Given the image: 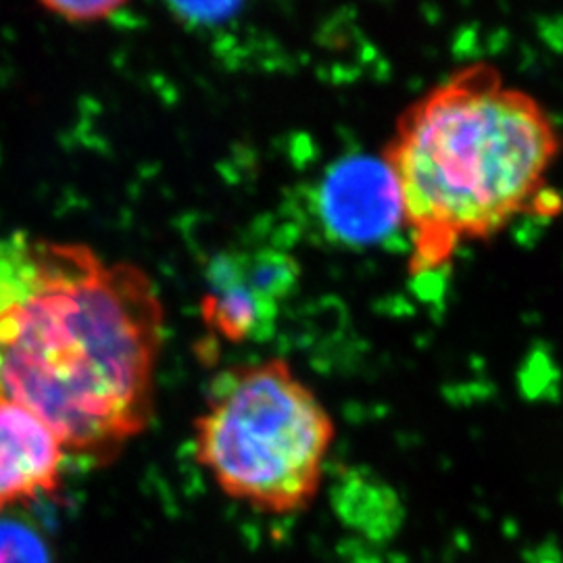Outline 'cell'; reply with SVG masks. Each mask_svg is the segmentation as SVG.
Returning a JSON list of instances; mask_svg holds the SVG:
<instances>
[{
  "instance_id": "cell-1",
  "label": "cell",
  "mask_w": 563,
  "mask_h": 563,
  "mask_svg": "<svg viewBox=\"0 0 563 563\" xmlns=\"http://www.w3.org/2000/svg\"><path fill=\"white\" fill-rule=\"evenodd\" d=\"M165 307L134 263L81 242L0 236V397L95 463L153 422Z\"/></svg>"
},
{
  "instance_id": "cell-2",
  "label": "cell",
  "mask_w": 563,
  "mask_h": 563,
  "mask_svg": "<svg viewBox=\"0 0 563 563\" xmlns=\"http://www.w3.org/2000/svg\"><path fill=\"white\" fill-rule=\"evenodd\" d=\"M563 136L543 102L476 63L432 86L395 125L383 159L401 199L413 276L547 211Z\"/></svg>"
},
{
  "instance_id": "cell-3",
  "label": "cell",
  "mask_w": 563,
  "mask_h": 563,
  "mask_svg": "<svg viewBox=\"0 0 563 563\" xmlns=\"http://www.w3.org/2000/svg\"><path fill=\"white\" fill-rule=\"evenodd\" d=\"M336 422L282 357L225 369L195 420V457L223 495L263 516L301 514L322 490Z\"/></svg>"
},
{
  "instance_id": "cell-4",
  "label": "cell",
  "mask_w": 563,
  "mask_h": 563,
  "mask_svg": "<svg viewBox=\"0 0 563 563\" xmlns=\"http://www.w3.org/2000/svg\"><path fill=\"white\" fill-rule=\"evenodd\" d=\"M205 325L230 344L267 341L301 284L299 262L274 246H232L207 267Z\"/></svg>"
},
{
  "instance_id": "cell-5",
  "label": "cell",
  "mask_w": 563,
  "mask_h": 563,
  "mask_svg": "<svg viewBox=\"0 0 563 563\" xmlns=\"http://www.w3.org/2000/svg\"><path fill=\"white\" fill-rule=\"evenodd\" d=\"M316 205L328 239L346 246H374L402 230L399 190L383 157L351 155L334 163Z\"/></svg>"
},
{
  "instance_id": "cell-6",
  "label": "cell",
  "mask_w": 563,
  "mask_h": 563,
  "mask_svg": "<svg viewBox=\"0 0 563 563\" xmlns=\"http://www.w3.org/2000/svg\"><path fill=\"white\" fill-rule=\"evenodd\" d=\"M67 449L57 432L20 402L0 397V516L57 495Z\"/></svg>"
},
{
  "instance_id": "cell-7",
  "label": "cell",
  "mask_w": 563,
  "mask_h": 563,
  "mask_svg": "<svg viewBox=\"0 0 563 563\" xmlns=\"http://www.w3.org/2000/svg\"><path fill=\"white\" fill-rule=\"evenodd\" d=\"M246 0H163L167 11L186 27L207 30L234 20Z\"/></svg>"
},
{
  "instance_id": "cell-8",
  "label": "cell",
  "mask_w": 563,
  "mask_h": 563,
  "mask_svg": "<svg viewBox=\"0 0 563 563\" xmlns=\"http://www.w3.org/2000/svg\"><path fill=\"white\" fill-rule=\"evenodd\" d=\"M0 563H51V553L32 528L0 518Z\"/></svg>"
},
{
  "instance_id": "cell-9",
  "label": "cell",
  "mask_w": 563,
  "mask_h": 563,
  "mask_svg": "<svg viewBox=\"0 0 563 563\" xmlns=\"http://www.w3.org/2000/svg\"><path fill=\"white\" fill-rule=\"evenodd\" d=\"M130 0H38L42 9L59 20L71 23H95L109 20Z\"/></svg>"
}]
</instances>
